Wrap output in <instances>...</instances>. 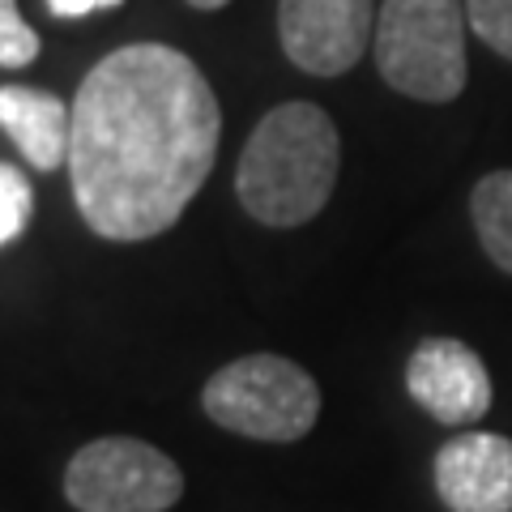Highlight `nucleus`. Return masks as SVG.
<instances>
[{"label": "nucleus", "instance_id": "obj_11", "mask_svg": "<svg viewBox=\"0 0 512 512\" xmlns=\"http://www.w3.org/2000/svg\"><path fill=\"white\" fill-rule=\"evenodd\" d=\"M30 214H35L30 180L13 163H0V248L13 244L30 227Z\"/></svg>", "mask_w": 512, "mask_h": 512}, {"label": "nucleus", "instance_id": "obj_1", "mask_svg": "<svg viewBox=\"0 0 512 512\" xmlns=\"http://www.w3.org/2000/svg\"><path fill=\"white\" fill-rule=\"evenodd\" d=\"M222 111L180 47L128 43L82 77L69 180L77 214L111 244L171 231L210 180Z\"/></svg>", "mask_w": 512, "mask_h": 512}, {"label": "nucleus", "instance_id": "obj_15", "mask_svg": "<svg viewBox=\"0 0 512 512\" xmlns=\"http://www.w3.org/2000/svg\"><path fill=\"white\" fill-rule=\"evenodd\" d=\"M188 5H192V9H205V13H210V9H222V5H231V0H188Z\"/></svg>", "mask_w": 512, "mask_h": 512}, {"label": "nucleus", "instance_id": "obj_14", "mask_svg": "<svg viewBox=\"0 0 512 512\" xmlns=\"http://www.w3.org/2000/svg\"><path fill=\"white\" fill-rule=\"evenodd\" d=\"M52 18H64V22H77V18H90L99 9H120L124 0H43Z\"/></svg>", "mask_w": 512, "mask_h": 512}, {"label": "nucleus", "instance_id": "obj_7", "mask_svg": "<svg viewBox=\"0 0 512 512\" xmlns=\"http://www.w3.org/2000/svg\"><path fill=\"white\" fill-rule=\"evenodd\" d=\"M406 393L444 427H470L491 410L487 363L457 338H427L414 346Z\"/></svg>", "mask_w": 512, "mask_h": 512}, {"label": "nucleus", "instance_id": "obj_5", "mask_svg": "<svg viewBox=\"0 0 512 512\" xmlns=\"http://www.w3.org/2000/svg\"><path fill=\"white\" fill-rule=\"evenodd\" d=\"M180 495L184 470L137 436H99L64 466V500L77 512H167Z\"/></svg>", "mask_w": 512, "mask_h": 512}, {"label": "nucleus", "instance_id": "obj_12", "mask_svg": "<svg viewBox=\"0 0 512 512\" xmlns=\"http://www.w3.org/2000/svg\"><path fill=\"white\" fill-rule=\"evenodd\" d=\"M466 22L491 52L512 60V0H466Z\"/></svg>", "mask_w": 512, "mask_h": 512}, {"label": "nucleus", "instance_id": "obj_3", "mask_svg": "<svg viewBox=\"0 0 512 512\" xmlns=\"http://www.w3.org/2000/svg\"><path fill=\"white\" fill-rule=\"evenodd\" d=\"M376 64L397 94L453 103L466 90V9L461 0H384L376 13Z\"/></svg>", "mask_w": 512, "mask_h": 512}, {"label": "nucleus", "instance_id": "obj_8", "mask_svg": "<svg viewBox=\"0 0 512 512\" xmlns=\"http://www.w3.org/2000/svg\"><path fill=\"white\" fill-rule=\"evenodd\" d=\"M431 478L448 512H512V440L491 431L444 440Z\"/></svg>", "mask_w": 512, "mask_h": 512}, {"label": "nucleus", "instance_id": "obj_10", "mask_svg": "<svg viewBox=\"0 0 512 512\" xmlns=\"http://www.w3.org/2000/svg\"><path fill=\"white\" fill-rule=\"evenodd\" d=\"M470 218L491 265L512 274V171H491L474 184Z\"/></svg>", "mask_w": 512, "mask_h": 512}, {"label": "nucleus", "instance_id": "obj_2", "mask_svg": "<svg viewBox=\"0 0 512 512\" xmlns=\"http://www.w3.org/2000/svg\"><path fill=\"white\" fill-rule=\"evenodd\" d=\"M342 141L316 103H282L252 128L235 167L239 205L265 227H303L333 197Z\"/></svg>", "mask_w": 512, "mask_h": 512}, {"label": "nucleus", "instance_id": "obj_4", "mask_svg": "<svg viewBox=\"0 0 512 512\" xmlns=\"http://www.w3.org/2000/svg\"><path fill=\"white\" fill-rule=\"evenodd\" d=\"M201 410L218 427L261 444H295L320 419V389L282 355H244L205 380Z\"/></svg>", "mask_w": 512, "mask_h": 512}, {"label": "nucleus", "instance_id": "obj_13", "mask_svg": "<svg viewBox=\"0 0 512 512\" xmlns=\"http://www.w3.org/2000/svg\"><path fill=\"white\" fill-rule=\"evenodd\" d=\"M39 56V35L18 13V0H0V69H22Z\"/></svg>", "mask_w": 512, "mask_h": 512}, {"label": "nucleus", "instance_id": "obj_9", "mask_svg": "<svg viewBox=\"0 0 512 512\" xmlns=\"http://www.w3.org/2000/svg\"><path fill=\"white\" fill-rule=\"evenodd\" d=\"M0 128L35 171H56L60 163H69L73 107H64V99H56V94L30 86H0Z\"/></svg>", "mask_w": 512, "mask_h": 512}, {"label": "nucleus", "instance_id": "obj_6", "mask_svg": "<svg viewBox=\"0 0 512 512\" xmlns=\"http://www.w3.org/2000/svg\"><path fill=\"white\" fill-rule=\"evenodd\" d=\"M282 52L312 77H342L376 35L372 0H278Z\"/></svg>", "mask_w": 512, "mask_h": 512}]
</instances>
